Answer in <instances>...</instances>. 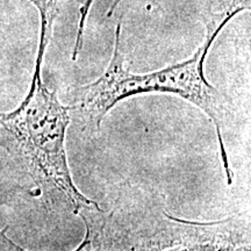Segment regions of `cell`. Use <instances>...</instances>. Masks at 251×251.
<instances>
[{"mask_svg":"<svg viewBox=\"0 0 251 251\" xmlns=\"http://www.w3.org/2000/svg\"><path fill=\"white\" fill-rule=\"evenodd\" d=\"M250 8V0H231L222 14L207 24L205 41L186 61L149 74H131L125 68L121 48V21L115 27L114 48L109 65L98 79L87 85L75 87L74 103L69 106L71 120L75 119L83 133L98 134L103 118L120 100L139 93H175L201 108L215 126L219 149L228 185L233 184L234 172L229 163L224 130L235 114L230 98L208 83L203 64L209 49L229 21Z\"/></svg>","mask_w":251,"mask_h":251,"instance_id":"cell-1","label":"cell"},{"mask_svg":"<svg viewBox=\"0 0 251 251\" xmlns=\"http://www.w3.org/2000/svg\"><path fill=\"white\" fill-rule=\"evenodd\" d=\"M86 233L78 250H247L249 225L235 215L213 222L172 216L164 193L126 181L103 211L98 203L77 214Z\"/></svg>","mask_w":251,"mask_h":251,"instance_id":"cell-2","label":"cell"},{"mask_svg":"<svg viewBox=\"0 0 251 251\" xmlns=\"http://www.w3.org/2000/svg\"><path fill=\"white\" fill-rule=\"evenodd\" d=\"M71 122L69 106L34 72L30 90L17 109L0 113V146L27 172L41 196L54 208L76 215L96 205L76 187L65 151Z\"/></svg>","mask_w":251,"mask_h":251,"instance_id":"cell-3","label":"cell"},{"mask_svg":"<svg viewBox=\"0 0 251 251\" xmlns=\"http://www.w3.org/2000/svg\"><path fill=\"white\" fill-rule=\"evenodd\" d=\"M29 1L37 8L41 19L40 42L35 65V70L41 71L46 49L51 41L54 24L58 14V0H29Z\"/></svg>","mask_w":251,"mask_h":251,"instance_id":"cell-4","label":"cell"},{"mask_svg":"<svg viewBox=\"0 0 251 251\" xmlns=\"http://www.w3.org/2000/svg\"><path fill=\"white\" fill-rule=\"evenodd\" d=\"M94 4V0H84L83 6L80 7L79 11V21H78V29L76 41H75V48L72 51V58H77L79 55L81 48H83V41H84V33H85V26L86 20L89 18L90 11L92 8V5Z\"/></svg>","mask_w":251,"mask_h":251,"instance_id":"cell-5","label":"cell"},{"mask_svg":"<svg viewBox=\"0 0 251 251\" xmlns=\"http://www.w3.org/2000/svg\"><path fill=\"white\" fill-rule=\"evenodd\" d=\"M17 188H4L0 187V205H5L11 201V199L13 198V194Z\"/></svg>","mask_w":251,"mask_h":251,"instance_id":"cell-6","label":"cell"},{"mask_svg":"<svg viewBox=\"0 0 251 251\" xmlns=\"http://www.w3.org/2000/svg\"><path fill=\"white\" fill-rule=\"evenodd\" d=\"M122 1H124V0H114V1H113L111 8H109V11H108V13H107L108 17H111V15H113V13H114V12H115V9H117L118 6L120 5Z\"/></svg>","mask_w":251,"mask_h":251,"instance_id":"cell-7","label":"cell"}]
</instances>
